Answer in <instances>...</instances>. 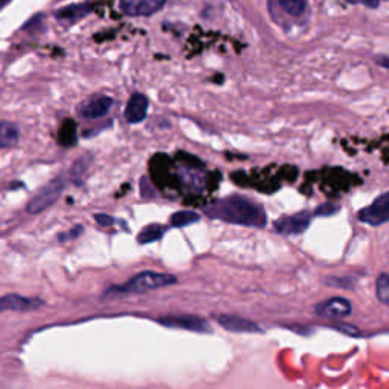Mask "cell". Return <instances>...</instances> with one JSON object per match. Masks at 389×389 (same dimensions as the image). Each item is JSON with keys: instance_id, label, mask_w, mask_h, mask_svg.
Here are the masks:
<instances>
[{"instance_id": "obj_1", "label": "cell", "mask_w": 389, "mask_h": 389, "mask_svg": "<svg viewBox=\"0 0 389 389\" xmlns=\"http://www.w3.org/2000/svg\"><path fill=\"white\" fill-rule=\"evenodd\" d=\"M205 213L213 219L233 225L251 228H263L266 225V213L263 207L239 195L219 199L212 207L205 208Z\"/></svg>"}, {"instance_id": "obj_5", "label": "cell", "mask_w": 389, "mask_h": 389, "mask_svg": "<svg viewBox=\"0 0 389 389\" xmlns=\"http://www.w3.org/2000/svg\"><path fill=\"white\" fill-rule=\"evenodd\" d=\"M158 324L169 328H181V330L195 333H212V327L205 319L193 315H179V316H164L157 319Z\"/></svg>"}, {"instance_id": "obj_15", "label": "cell", "mask_w": 389, "mask_h": 389, "mask_svg": "<svg viewBox=\"0 0 389 389\" xmlns=\"http://www.w3.org/2000/svg\"><path fill=\"white\" fill-rule=\"evenodd\" d=\"M199 219L201 217H199V215L195 212L181 210V212H176L171 216V225L175 228H183V227H188V225L199 222Z\"/></svg>"}, {"instance_id": "obj_2", "label": "cell", "mask_w": 389, "mask_h": 389, "mask_svg": "<svg viewBox=\"0 0 389 389\" xmlns=\"http://www.w3.org/2000/svg\"><path fill=\"white\" fill-rule=\"evenodd\" d=\"M176 283V277L172 274L166 273H154V271H145L134 275L133 278L125 285L114 286L108 289L107 292H116V294H143L149 291H155V289L167 287Z\"/></svg>"}, {"instance_id": "obj_23", "label": "cell", "mask_w": 389, "mask_h": 389, "mask_svg": "<svg viewBox=\"0 0 389 389\" xmlns=\"http://www.w3.org/2000/svg\"><path fill=\"white\" fill-rule=\"evenodd\" d=\"M353 4H364L370 8H377L378 6V0H350Z\"/></svg>"}, {"instance_id": "obj_16", "label": "cell", "mask_w": 389, "mask_h": 389, "mask_svg": "<svg viewBox=\"0 0 389 389\" xmlns=\"http://www.w3.org/2000/svg\"><path fill=\"white\" fill-rule=\"evenodd\" d=\"M277 5L292 17H300L307 6V0H277Z\"/></svg>"}, {"instance_id": "obj_4", "label": "cell", "mask_w": 389, "mask_h": 389, "mask_svg": "<svg viewBox=\"0 0 389 389\" xmlns=\"http://www.w3.org/2000/svg\"><path fill=\"white\" fill-rule=\"evenodd\" d=\"M357 217L362 224L371 227L386 224L389 219V193H382L370 207L362 208Z\"/></svg>"}, {"instance_id": "obj_6", "label": "cell", "mask_w": 389, "mask_h": 389, "mask_svg": "<svg viewBox=\"0 0 389 389\" xmlns=\"http://www.w3.org/2000/svg\"><path fill=\"white\" fill-rule=\"evenodd\" d=\"M312 222L311 212H298L291 216H283L274 222V230L285 236L303 234Z\"/></svg>"}, {"instance_id": "obj_13", "label": "cell", "mask_w": 389, "mask_h": 389, "mask_svg": "<svg viewBox=\"0 0 389 389\" xmlns=\"http://www.w3.org/2000/svg\"><path fill=\"white\" fill-rule=\"evenodd\" d=\"M20 140V129L16 124L0 122V148L16 146Z\"/></svg>"}, {"instance_id": "obj_10", "label": "cell", "mask_w": 389, "mask_h": 389, "mask_svg": "<svg viewBox=\"0 0 389 389\" xmlns=\"http://www.w3.org/2000/svg\"><path fill=\"white\" fill-rule=\"evenodd\" d=\"M166 0H121V9L131 17H148L160 11Z\"/></svg>"}, {"instance_id": "obj_24", "label": "cell", "mask_w": 389, "mask_h": 389, "mask_svg": "<svg viewBox=\"0 0 389 389\" xmlns=\"http://www.w3.org/2000/svg\"><path fill=\"white\" fill-rule=\"evenodd\" d=\"M9 2H11V0H0V11H2L4 6H6Z\"/></svg>"}, {"instance_id": "obj_8", "label": "cell", "mask_w": 389, "mask_h": 389, "mask_svg": "<svg viewBox=\"0 0 389 389\" xmlns=\"http://www.w3.org/2000/svg\"><path fill=\"white\" fill-rule=\"evenodd\" d=\"M113 97L109 96H92L88 97L87 101L83 104H79L78 107V114L83 119H88V121H95V119H101L105 117L109 109L113 108Z\"/></svg>"}, {"instance_id": "obj_3", "label": "cell", "mask_w": 389, "mask_h": 389, "mask_svg": "<svg viewBox=\"0 0 389 389\" xmlns=\"http://www.w3.org/2000/svg\"><path fill=\"white\" fill-rule=\"evenodd\" d=\"M64 187H66L64 178L54 179V181H51L47 186H44L42 191H40L31 199V201H29V204L26 207V212L29 215H38V213L47 210L49 207L58 201V198H59V195L63 193Z\"/></svg>"}, {"instance_id": "obj_22", "label": "cell", "mask_w": 389, "mask_h": 389, "mask_svg": "<svg viewBox=\"0 0 389 389\" xmlns=\"http://www.w3.org/2000/svg\"><path fill=\"white\" fill-rule=\"evenodd\" d=\"M95 219H96V222H97L99 225H102V227H109V225H113V224H114V217L108 216V215H104V213L96 215Z\"/></svg>"}, {"instance_id": "obj_7", "label": "cell", "mask_w": 389, "mask_h": 389, "mask_svg": "<svg viewBox=\"0 0 389 389\" xmlns=\"http://www.w3.org/2000/svg\"><path fill=\"white\" fill-rule=\"evenodd\" d=\"M353 311V306L350 300H347L344 297H332L328 300H324L318 303L313 307V312L321 318H330V319H342L348 316Z\"/></svg>"}, {"instance_id": "obj_20", "label": "cell", "mask_w": 389, "mask_h": 389, "mask_svg": "<svg viewBox=\"0 0 389 389\" xmlns=\"http://www.w3.org/2000/svg\"><path fill=\"white\" fill-rule=\"evenodd\" d=\"M337 212H339V207L337 205L327 203V204H321L319 207H316V210L313 212V215L318 216V217H327V216L336 215Z\"/></svg>"}, {"instance_id": "obj_14", "label": "cell", "mask_w": 389, "mask_h": 389, "mask_svg": "<svg viewBox=\"0 0 389 389\" xmlns=\"http://www.w3.org/2000/svg\"><path fill=\"white\" fill-rule=\"evenodd\" d=\"M166 232V228L160 224H151L146 225L145 228H142V232L138 233L137 236V242L140 245H146V244H152L157 242L158 239H162L163 234Z\"/></svg>"}, {"instance_id": "obj_9", "label": "cell", "mask_w": 389, "mask_h": 389, "mask_svg": "<svg viewBox=\"0 0 389 389\" xmlns=\"http://www.w3.org/2000/svg\"><path fill=\"white\" fill-rule=\"evenodd\" d=\"M44 301L40 298H29L18 294H8L5 297H0V313L2 312H31L37 311Z\"/></svg>"}, {"instance_id": "obj_19", "label": "cell", "mask_w": 389, "mask_h": 389, "mask_svg": "<svg viewBox=\"0 0 389 389\" xmlns=\"http://www.w3.org/2000/svg\"><path fill=\"white\" fill-rule=\"evenodd\" d=\"M325 285L336 289H353L356 280L353 277H328L325 278Z\"/></svg>"}, {"instance_id": "obj_17", "label": "cell", "mask_w": 389, "mask_h": 389, "mask_svg": "<svg viewBox=\"0 0 389 389\" xmlns=\"http://www.w3.org/2000/svg\"><path fill=\"white\" fill-rule=\"evenodd\" d=\"M376 295L382 304H389V275L386 273L377 277Z\"/></svg>"}, {"instance_id": "obj_21", "label": "cell", "mask_w": 389, "mask_h": 389, "mask_svg": "<svg viewBox=\"0 0 389 389\" xmlns=\"http://www.w3.org/2000/svg\"><path fill=\"white\" fill-rule=\"evenodd\" d=\"M332 328H336V330L342 332L345 335H350V336H362V332L359 330L357 327L350 325V324H337V325H333Z\"/></svg>"}, {"instance_id": "obj_12", "label": "cell", "mask_w": 389, "mask_h": 389, "mask_svg": "<svg viewBox=\"0 0 389 389\" xmlns=\"http://www.w3.org/2000/svg\"><path fill=\"white\" fill-rule=\"evenodd\" d=\"M148 108H149V99L142 93H134L131 97H129L128 105L125 108L126 122L131 125L142 124L146 119Z\"/></svg>"}, {"instance_id": "obj_18", "label": "cell", "mask_w": 389, "mask_h": 389, "mask_svg": "<svg viewBox=\"0 0 389 389\" xmlns=\"http://www.w3.org/2000/svg\"><path fill=\"white\" fill-rule=\"evenodd\" d=\"M90 163H92V157H90V155H84V157H81L79 160H76V162L72 166V171H71L72 178H75L76 181H79V179H81L83 175L85 174V171L88 169Z\"/></svg>"}, {"instance_id": "obj_11", "label": "cell", "mask_w": 389, "mask_h": 389, "mask_svg": "<svg viewBox=\"0 0 389 389\" xmlns=\"http://www.w3.org/2000/svg\"><path fill=\"white\" fill-rule=\"evenodd\" d=\"M217 323L224 327L227 332L233 333H263L261 325L256 324L251 319L241 318L236 315H221L217 318Z\"/></svg>"}]
</instances>
